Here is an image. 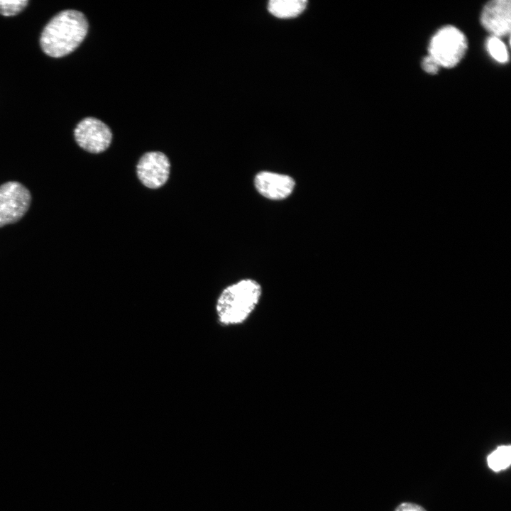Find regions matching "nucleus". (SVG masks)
I'll return each instance as SVG.
<instances>
[{
    "label": "nucleus",
    "mask_w": 511,
    "mask_h": 511,
    "mask_svg": "<svg viewBox=\"0 0 511 511\" xmlns=\"http://www.w3.org/2000/svg\"><path fill=\"white\" fill-rule=\"evenodd\" d=\"M87 31L88 21L82 12L62 11L45 26L40 38V47L50 57H63L79 45Z\"/></svg>",
    "instance_id": "nucleus-1"
},
{
    "label": "nucleus",
    "mask_w": 511,
    "mask_h": 511,
    "mask_svg": "<svg viewBox=\"0 0 511 511\" xmlns=\"http://www.w3.org/2000/svg\"><path fill=\"white\" fill-rule=\"evenodd\" d=\"M261 295L260 285L252 279H243L227 286L216 303L219 322L226 326L243 324L255 311Z\"/></svg>",
    "instance_id": "nucleus-2"
},
{
    "label": "nucleus",
    "mask_w": 511,
    "mask_h": 511,
    "mask_svg": "<svg viewBox=\"0 0 511 511\" xmlns=\"http://www.w3.org/2000/svg\"><path fill=\"white\" fill-rule=\"evenodd\" d=\"M464 34L452 26L439 29L432 37L429 45V56L441 67L451 68L456 66L464 56L467 49Z\"/></svg>",
    "instance_id": "nucleus-3"
},
{
    "label": "nucleus",
    "mask_w": 511,
    "mask_h": 511,
    "mask_svg": "<svg viewBox=\"0 0 511 511\" xmlns=\"http://www.w3.org/2000/svg\"><path fill=\"white\" fill-rule=\"evenodd\" d=\"M31 202L30 191L21 183L9 181L0 185V227L18 221Z\"/></svg>",
    "instance_id": "nucleus-4"
},
{
    "label": "nucleus",
    "mask_w": 511,
    "mask_h": 511,
    "mask_svg": "<svg viewBox=\"0 0 511 511\" xmlns=\"http://www.w3.org/2000/svg\"><path fill=\"white\" fill-rule=\"evenodd\" d=\"M77 143L84 150L99 153L108 148L112 140L109 126L98 119L87 117L82 119L74 131Z\"/></svg>",
    "instance_id": "nucleus-5"
},
{
    "label": "nucleus",
    "mask_w": 511,
    "mask_h": 511,
    "mask_svg": "<svg viewBox=\"0 0 511 511\" xmlns=\"http://www.w3.org/2000/svg\"><path fill=\"white\" fill-rule=\"evenodd\" d=\"M170 163L168 158L159 151L145 153L139 160L136 172L140 181L147 187L157 189L167 181Z\"/></svg>",
    "instance_id": "nucleus-6"
},
{
    "label": "nucleus",
    "mask_w": 511,
    "mask_h": 511,
    "mask_svg": "<svg viewBox=\"0 0 511 511\" xmlns=\"http://www.w3.org/2000/svg\"><path fill=\"white\" fill-rule=\"evenodd\" d=\"M510 1L494 0L483 9L480 23L493 36H505L510 32Z\"/></svg>",
    "instance_id": "nucleus-7"
},
{
    "label": "nucleus",
    "mask_w": 511,
    "mask_h": 511,
    "mask_svg": "<svg viewBox=\"0 0 511 511\" xmlns=\"http://www.w3.org/2000/svg\"><path fill=\"white\" fill-rule=\"evenodd\" d=\"M254 184L261 195L274 200L289 197L295 185V180L290 176L268 171L258 172L255 177Z\"/></svg>",
    "instance_id": "nucleus-8"
},
{
    "label": "nucleus",
    "mask_w": 511,
    "mask_h": 511,
    "mask_svg": "<svg viewBox=\"0 0 511 511\" xmlns=\"http://www.w3.org/2000/svg\"><path fill=\"white\" fill-rule=\"evenodd\" d=\"M307 3L305 0H272L268 3V10L278 18H292L305 9Z\"/></svg>",
    "instance_id": "nucleus-9"
},
{
    "label": "nucleus",
    "mask_w": 511,
    "mask_h": 511,
    "mask_svg": "<svg viewBox=\"0 0 511 511\" xmlns=\"http://www.w3.org/2000/svg\"><path fill=\"white\" fill-rule=\"evenodd\" d=\"M488 467L495 472L507 468L511 463V447L502 445L490 453L487 458Z\"/></svg>",
    "instance_id": "nucleus-10"
},
{
    "label": "nucleus",
    "mask_w": 511,
    "mask_h": 511,
    "mask_svg": "<svg viewBox=\"0 0 511 511\" xmlns=\"http://www.w3.org/2000/svg\"><path fill=\"white\" fill-rule=\"evenodd\" d=\"M487 48L490 55L499 62H506L508 53L505 43L498 37L491 36L487 41Z\"/></svg>",
    "instance_id": "nucleus-11"
},
{
    "label": "nucleus",
    "mask_w": 511,
    "mask_h": 511,
    "mask_svg": "<svg viewBox=\"0 0 511 511\" xmlns=\"http://www.w3.org/2000/svg\"><path fill=\"white\" fill-rule=\"evenodd\" d=\"M28 4L27 0H0V14L5 16L20 13Z\"/></svg>",
    "instance_id": "nucleus-12"
},
{
    "label": "nucleus",
    "mask_w": 511,
    "mask_h": 511,
    "mask_svg": "<svg viewBox=\"0 0 511 511\" xmlns=\"http://www.w3.org/2000/svg\"><path fill=\"white\" fill-rule=\"evenodd\" d=\"M422 67L426 72L435 74L438 72L440 66L433 57L428 55L423 59Z\"/></svg>",
    "instance_id": "nucleus-13"
},
{
    "label": "nucleus",
    "mask_w": 511,
    "mask_h": 511,
    "mask_svg": "<svg viewBox=\"0 0 511 511\" xmlns=\"http://www.w3.org/2000/svg\"><path fill=\"white\" fill-rule=\"evenodd\" d=\"M394 511H427L422 506L410 502H405L398 505Z\"/></svg>",
    "instance_id": "nucleus-14"
}]
</instances>
